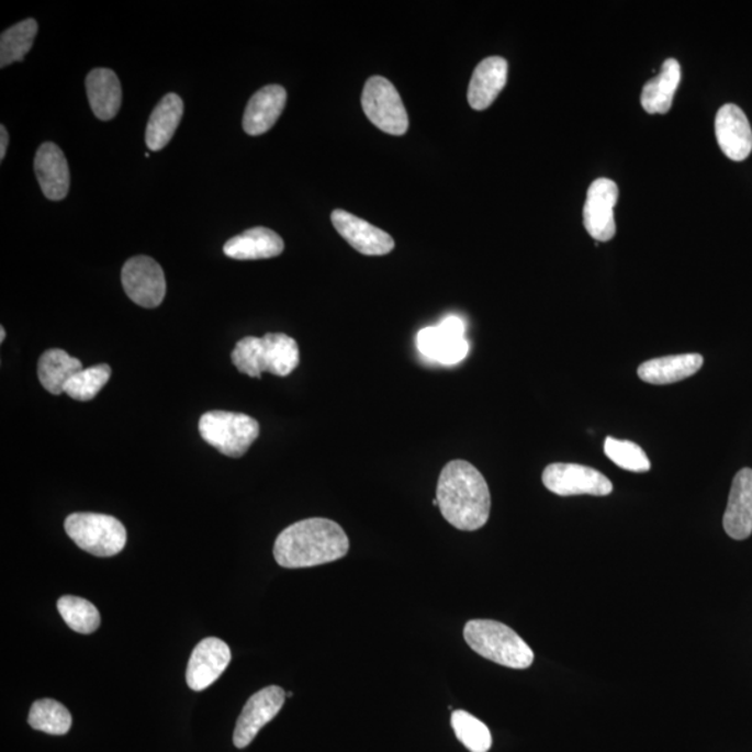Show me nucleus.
<instances>
[{"label":"nucleus","mask_w":752,"mask_h":752,"mask_svg":"<svg viewBox=\"0 0 752 752\" xmlns=\"http://www.w3.org/2000/svg\"><path fill=\"white\" fill-rule=\"evenodd\" d=\"M464 640L471 650L485 660L510 669L532 665L530 646L509 626L495 620H470L464 627Z\"/></svg>","instance_id":"obj_4"},{"label":"nucleus","mask_w":752,"mask_h":752,"mask_svg":"<svg viewBox=\"0 0 752 752\" xmlns=\"http://www.w3.org/2000/svg\"><path fill=\"white\" fill-rule=\"evenodd\" d=\"M542 482L548 491L559 496H606L614 492V484L598 470L581 464L553 463L543 470Z\"/></svg>","instance_id":"obj_9"},{"label":"nucleus","mask_w":752,"mask_h":752,"mask_svg":"<svg viewBox=\"0 0 752 752\" xmlns=\"http://www.w3.org/2000/svg\"><path fill=\"white\" fill-rule=\"evenodd\" d=\"M82 370L79 359L67 355L65 350L52 349L45 351L38 361V380L46 391L52 394L65 393L67 382Z\"/></svg>","instance_id":"obj_25"},{"label":"nucleus","mask_w":752,"mask_h":752,"mask_svg":"<svg viewBox=\"0 0 752 752\" xmlns=\"http://www.w3.org/2000/svg\"><path fill=\"white\" fill-rule=\"evenodd\" d=\"M231 661L232 651L225 641L216 637L205 638L191 653L186 672L187 684L194 692L209 688L222 676Z\"/></svg>","instance_id":"obj_13"},{"label":"nucleus","mask_w":752,"mask_h":752,"mask_svg":"<svg viewBox=\"0 0 752 752\" xmlns=\"http://www.w3.org/2000/svg\"><path fill=\"white\" fill-rule=\"evenodd\" d=\"M31 728L52 736H64L70 730L72 719L69 709L55 699H38L30 709Z\"/></svg>","instance_id":"obj_26"},{"label":"nucleus","mask_w":752,"mask_h":752,"mask_svg":"<svg viewBox=\"0 0 752 752\" xmlns=\"http://www.w3.org/2000/svg\"><path fill=\"white\" fill-rule=\"evenodd\" d=\"M604 449L605 454L620 469L632 473H647L651 470V461L646 451L629 440L606 438Z\"/></svg>","instance_id":"obj_31"},{"label":"nucleus","mask_w":752,"mask_h":752,"mask_svg":"<svg viewBox=\"0 0 752 752\" xmlns=\"http://www.w3.org/2000/svg\"><path fill=\"white\" fill-rule=\"evenodd\" d=\"M439 510L460 531H476L491 515V492L484 475L469 461L453 460L445 465L437 487Z\"/></svg>","instance_id":"obj_1"},{"label":"nucleus","mask_w":752,"mask_h":752,"mask_svg":"<svg viewBox=\"0 0 752 752\" xmlns=\"http://www.w3.org/2000/svg\"><path fill=\"white\" fill-rule=\"evenodd\" d=\"M703 366L704 357L697 352H689L642 362L637 373L640 380L651 385H671L693 377Z\"/></svg>","instance_id":"obj_21"},{"label":"nucleus","mask_w":752,"mask_h":752,"mask_svg":"<svg viewBox=\"0 0 752 752\" xmlns=\"http://www.w3.org/2000/svg\"><path fill=\"white\" fill-rule=\"evenodd\" d=\"M726 534L736 541H743L752 534V470L743 469L731 484L728 507L723 516Z\"/></svg>","instance_id":"obj_17"},{"label":"nucleus","mask_w":752,"mask_h":752,"mask_svg":"<svg viewBox=\"0 0 752 752\" xmlns=\"http://www.w3.org/2000/svg\"><path fill=\"white\" fill-rule=\"evenodd\" d=\"M112 370L108 364L82 368L67 382L65 393L79 402H90L111 380Z\"/></svg>","instance_id":"obj_30"},{"label":"nucleus","mask_w":752,"mask_h":752,"mask_svg":"<svg viewBox=\"0 0 752 752\" xmlns=\"http://www.w3.org/2000/svg\"><path fill=\"white\" fill-rule=\"evenodd\" d=\"M232 361L238 371L258 380L263 372L288 377L299 367V345L287 334L248 336L237 341Z\"/></svg>","instance_id":"obj_3"},{"label":"nucleus","mask_w":752,"mask_h":752,"mask_svg":"<svg viewBox=\"0 0 752 752\" xmlns=\"http://www.w3.org/2000/svg\"><path fill=\"white\" fill-rule=\"evenodd\" d=\"M184 103L178 93H168L150 113L145 143L150 150H160L173 138L183 117Z\"/></svg>","instance_id":"obj_24"},{"label":"nucleus","mask_w":752,"mask_h":752,"mask_svg":"<svg viewBox=\"0 0 752 752\" xmlns=\"http://www.w3.org/2000/svg\"><path fill=\"white\" fill-rule=\"evenodd\" d=\"M619 189L614 180L598 179L590 186L583 217L585 231L596 242H609L616 235L615 206Z\"/></svg>","instance_id":"obj_12"},{"label":"nucleus","mask_w":752,"mask_h":752,"mask_svg":"<svg viewBox=\"0 0 752 752\" xmlns=\"http://www.w3.org/2000/svg\"><path fill=\"white\" fill-rule=\"evenodd\" d=\"M35 175L46 199H66L70 189L69 164L64 150L54 143L41 145L35 155Z\"/></svg>","instance_id":"obj_16"},{"label":"nucleus","mask_w":752,"mask_h":752,"mask_svg":"<svg viewBox=\"0 0 752 752\" xmlns=\"http://www.w3.org/2000/svg\"><path fill=\"white\" fill-rule=\"evenodd\" d=\"M287 702V693L278 686L259 689L248 699L237 719L233 743L237 749H246L257 738L259 731L277 717Z\"/></svg>","instance_id":"obj_11"},{"label":"nucleus","mask_w":752,"mask_h":752,"mask_svg":"<svg viewBox=\"0 0 752 752\" xmlns=\"http://www.w3.org/2000/svg\"><path fill=\"white\" fill-rule=\"evenodd\" d=\"M88 101L100 121H112L122 105V86L111 69H93L86 80Z\"/></svg>","instance_id":"obj_22"},{"label":"nucleus","mask_w":752,"mask_h":752,"mask_svg":"<svg viewBox=\"0 0 752 752\" xmlns=\"http://www.w3.org/2000/svg\"><path fill=\"white\" fill-rule=\"evenodd\" d=\"M201 438L227 458H243L259 437V424L247 414L222 412L205 413L199 424Z\"/></svg>","instance_id":"obj_6"},{"label":"nucleus","mask_w":752,"mask_h":752,"mask_svg":"<svg viewBox=\"0 0 752 752\" xmlns=\"http://www.w3.org/2000/svg\"><path fill=\"white\" fill-rule=\"evenodd\" d=\"M9 144V133L7 127L0 126V160L7 157V149Z\"/></svg>","instance_id":"obj_32"},{"label":"nucleus","mask_w":752,"mask_h":752,"mask_svg":"<svg viewBox=\"0 0 752 752\" xmlns=\"http://www.w3.org/2000/svg\"><path fill=\"white\" fill-rule=\"evenodd\" d=\"M451 728L460 743L471 752H487L492 747L490 729L480 719L465 710H454L451 714Z\"/></svg>","instance_id":"obj_29"},{"label":"nucleus","mask_w":752,"mask_h":752,"mask_svg":"<svg viewBox=\"0 0 752 752\" xmlns=\"http://www.w3.org/2000/svg\"><path fill=\"white\" fill-rule=\"evenodd\" d=\"M287 697H289V698H290V697H293V693H288V694H287Z\"/></svg>","instance_id":"obj_34"},{"label":"nucleus","mask_w":752,"mask_h":752,"mask_svg":"<svg viewBox=\"0 0 752 752\" xmlns=\"http://www.w3.org/2000/svg\"><path fill=\"white\" fill-rule=\"evenodd\" d=\"M36 33L38 24L34 19L24 20L3 31L0 36V67L3 69L15 61H22L33 46Z\"/></svg>","instance_id":"obj_27"},{"label":"nucleus","mask_w":752,"mask_h":752,"mask_svg":"<svg viewBox=\"0 0 752 752\" xmlns=\"http://www.w3.org/2000/svg\"><path fill=\"white\" fill-rule=\"evenodd\" d=\"M65 530L77 547L98 558L115 557L127 542L123 524L98 513H72L66 518Z\"/></svg>","instance_id":"obj_5"},{"label":"nucleus","mask_w":752,"mask_h":752,"mask_svg":"<svg viewBox=\"0 0 752 752\" xmlns=\"http://www.w3.org/2000/svg\"><path fill=\"white\" fill-rule=\"evenodd\" d=\"M715 134L726 157L741 162L752 150V130L749 119L738 105L728 103L719 109L715 119Z\"/></svg>","instance_id":"obj_15"},{"label":"nucleus","mask_w":752,"mask_h":752,"mask_svg":"<svg viewBox=\"0 0 752 752\" xmlns=\"http://www.w3.org/2000/svg\"><path fill=\"white\" fill-rule=\"evenodd\" d=\"M122 284L128 299L144 308H157L165 300L164 269L145 256L128 259L122 269Z\"/></svg>","instance_id":"obj_10"},{"label":"nucleus","mask_w":752,"mask_h":752,"mask_svg":"<svg viewBox=\"0 0 752 752\" xmlns=\"http://www.w3.org/2000/svg\"><path fill=\"white\" fill-rule=\"evenodd\" d=\"M284 250L283 238L268 227H252L227 240L223 251L238 261H256L280 256Z\"/></svg>","instance_id":"obj_20"},{"label":"nucleus","mask_w":752,"mask_h":752,"mask_svg":"<svg viewBox=\"0 0 752 752\" xmlns=\"http://www.w3.org/2000/svg\"><path fill=\"white\" fill-rule=\"evenodd\" d=\"M58 610L66 625L80 635H91L101 625L100 611L90 601L66 595L58 601Z\"/></svg>","instance_id":"obj_28"},{"label":"nucleus","mask_w":752,"mask_h":752,"mask_svg":"<svg viewBox=\"0 0 752 752\" xmlns=\"http://www.w3.org/2000/svg\"><path fill=\"white\" fill-rule=\"evenodd\" d=\"M682 80V67L676 59L663 61L660 75L648 81L641 93V105L651 115L671 111L674 93Z\"/></svg>","instance_id":"obj_23"},{"label":"nucleus","mask_w":752,"mask_h":752,"mask_svg":"<svg viewBox=\"0 0 752 752\" xmlns=\"http://www.w3.org/2000/svg\"><path fill=\"white\" fill-rule=\"evenodd\" d=\"M417 347L429 361L442 366H456L469 356L470 345L465 337V323L450 315L437 326L418 332Z\"/></svg>","instance_id":"obj_8"},{"label":"nucleus","mask_w":752,"mask_h":752,"mask_svg":"<svg viewBox=\"0 0 752 752\" xmlns=\"http://www.w3.org/2000/svg\"><path fill=\"white\" fill-rule=\"evenodd\" d=\"M350 549L349 537L328 518H307L292 524L274 541L273 557L279 566L305 569L336 562Z\"/></svg>","instance_id":"obj_2"},{"label":"nucleus","mask_w":752,"mask_h":752,"mask_svg":"<svg viewBox=\"0 0 752 752\" xmlns=\"http://www.w3.org/2000/svg\"><path fill=\"white\" fill-rule=\"evenodd\" d=\"M509 65L501 56H491L475 67L469 87L470 106L485 111L495 102L507 82Z\"/></svg>","instance_id":"obj_19"},{"label":"nucleus","mask_w":752,"mask_h":752,"mask_svg":"<svg viewBox=\"0 0 752 752\" xmlns=\"http://www.w3.org/2000/svg\"><path fill=\"white\" fill-rule=\"evenodd\" d=\"M335 229L356 251L364 256H386L394 248L391 235L344 210L332 212Z\"/></svg>","instance_id":"obj_14"},{"label":"nucleus","mask_w":752,"mask_h":752,"mask_svg":"<svg viewBox=\"0 0 752 752\" xmlns=\"http://www.w3.org/2000/svg\"><path fill=\"white\" fill-rule=\"evenodd\" d=\"M362 111L372 124L392 136H403L408 130V115L401 93L385 77L373 76L362 91Z\"/></svg>","instance_id":"obj_7"},{"label":"nucleus","mask_w":752,"mask_h":752,"mask_svg":"<svg viewBox=\"0 0 752 752\" xmlns=\"http://www.w3.org/2000/svg\"><path fill=\"white\" fill-rule=\"evenodd\" d=\"M287 101V90L277 85L263 87L254 93L244 112V132L250 136H261L267 133L282 115Z\"/></svg>","instance_id":"obj_18"},{"label":"nucleus","mask_w":752,"mask_h":752,"mask_svg":"<svg viewBox=\"0 0 752 752\" xmlns=\"http://www.w3.org/2000/svg\"><path fill=\"white\" fill-rule=\"evenodd\" d=\"M0 336H2V337H0V341H2V344H3L4 337H7V330H4L3 326H2V328H0Z\"/></svg>","instance_id":"obj_33"}]
</instances>
